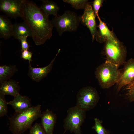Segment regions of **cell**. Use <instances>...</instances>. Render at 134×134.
Here are the masks:
<instances>
[{
	"instance_id": "18",
	"label": "cell",
	"mask_w": 134,
	"mask_h": 134,
	"mask_svg": "<svg viewBox=\"0 0 134 134\" xmlns=\"http://www.w3.org/2000/svg\"><path fill=\"white\" fill-rule=\"evenodd\" d=\"M42 4L39 7L41 11L45 15L49 16L52 15L55 16L58 15L59 7L54 2L48 0H41Z\"/></svg>"
},
{
	"instance_id": "13",
	"label": "cell",
	"mask_w": 134,
	"mask_h": 134,
	"mask_svg": "<svg viewBox=\"0 0 134 134\" xmlns=\"http://www.w3.org/2000/svg\"><path fill=\"white\" fill-rule=\"evenodd\" d=\"M41 124L46 134H52L54 126L56 122V115L48 109L42 113L40 117Z\"/></svg>"
},
{
	"instance_id": "28",
	"label": "cell",
	"mask_w": 134,
	"mask_h": 134,
	"mask_svg": "<svg viewBox=\"0 0 134 134\" xmlns=\"http://www.w3.org/2000/svg\"></svg>"
},
{
	"instance_id": "15",
	"label": "cell",
	"mask_w": 134,
	"mask_h": 134,
	"mask_svg": "<svg viewBox=\"0 0 134 134\" xmlns=\"http://www.w3.org/2000/svg\"><path fill=\"white\" fill-rule=\"evenodd\" d=\"M14 25L7 16L0 15V36L6 39L13 36Z\"/></svg>"
},
{
	"instance_id": "8",
	"label": "cell",
	"mask_w": 134,
	"mask_h": 134,
	"mask_svg": "<svg viewBox=\"0 0 134 134\" xmlns=\"http://www.w3.org/2000/svg\"><path fill=\"white\" fill-rule=\"evenodd\" d=\"M124 64L121 69L120 78L116 84L118 92L124 86H129L134 84V59H130Z\"/></svg>"
},
{
	"instance_id": "26",
	"label": "cell",
	"mask_w": 134,
	"mask_h": 134,
	"mask_svg": "<svg viewBox=\"0 0 134 134\" xmlns=\"http://www.w3.org/2000/svg\"><path fill=\"white\" fill-rule=\"evenodd\" d=\"M127 89L128 90L127 95L129 100L131 101L134 100V84L127 87Z\"/></svg>"
},
{
	"instance_id": "9",
	"label": "cell",
	"mask_w": 134,
	"mask_h": 134,
	"mask_svg": "<svg viewBox=\"0 0 134 134\" xmlns=\"http://www.w3.org/2000/svg\"><path fill=\"white\" fill-rule=\"evenodd\" d=\"M22 6V0H0V10L11 18L20 17Z\"/></svg>"
},
{
	"instance_id": "11",
	"label": "cell",
	"mask_w": 134,
	"mask_h": 134,
	"mask_svg": "<svg viewBox=\"0 0 134 134\" xmlns=\"http://www.w3.org/2000/svg\"><path fill=\"white\" fill-rule=\"evenodd\" d=\"M61 49L58 50L55 56L48 65L42 67H33L29 63L28 75L33 81L39 82L45 77L51 70L56 58L60 53Z\"/></svg>"
},
{
	"instance_id": "2",
	"label": "cell",
	"mask_w": 134,
	"mask_h": 134,
	"mask_svg": "<svg viewBox=\"0 0 134 134\" xmlns=\"http://www.w3.org/2000/svg\"><path fill=\"white\" fill-rule=\"evenodd\" d=\"M41 105L32 106L27 110L20 113H15L9 118V129L13 134H22L30 129L33 122L40 117L42 113Z\"/></svg>"
},
{
	"instance_id": "7",
	"label": "cell",
	"mask_w": 134,
	"mask_h": 134,
	"mask_svg": "<svg viewBox=\"0 0 134 134\" xmlns=\"http://www.w3.org/2000/svg\"><path fill=\"white\" fill-rule=\"evenodd\" d=\"M99 100V94L95 88L91 86L84 87L77 95L76 106L85 111L94 108Z\"/></svg>"
},
{
	"instance_id": "22",
	"label": "cell",
	"mask_w": 134,
	"mask_h": 134,
	"mask_svg": "<svg viewBox=\"0 0 134 134\" xmlns=\"http://www.w3.org/2000/svg\"><path fill=\"white\" fill-rule=\"evenodd\" d=\"M7 102L5 98V95L0 93V117L6 115L8 110Z\"/></svg>"
},
{
	"instance_id": "21",
	"label": "cell",
	"mask_w": 134,
	"mask_h": 134,
	"mask_svg": "<svg viewBox=\"0 0 134 134\" xmlns=\"http://www.w3.org/2000/svg\"><path fill=\"white\" fill-rule=\"evenodd\" d=\"M95 124L92 129H94L97 134H109V132L102 126V121L99 119H94Z\"/></svg>"
},
{
	"instance_id": "17",
	"label": "cell",
	"mask_w": 134,
	"mask_h": 134,
	"mask_svg": "<svg viewBox=\"0 0 134 134\" xmlns=\"http://www.w3.org/2000/svg\"><path fill=\"white\" fill-rule=\"evenodd\" d=\"M14 25L13 36L18 39L24 36L32 37V32L28 25L24 21L16 23Z\"/></svg>"
},
{
	"instance_id": "5",
	"label": "cell",
	"mask_w": 134,
	"mask_h": 134,
	"mask_svg": "<svg viewBox=\"0 0 134 134\" xmlns=\"http://www.w3.org/2000/svg\"><path fill=\"white\" fill-rule=\"evenodd\" d=\"M106 61L119 66L126 62L127 51L125 47L116 37L105 42Z\"/></svg>"
},
{
	"instance_id": "3",
	"label": "cell",
	"mask_w": 134,
	"mask_h": 134,
	"mask_svg": "<svg viewBox=\"0 0 134 134\" xmlns=\"http://www.w3.org/2000/svg\"><path fill=\"white\" fill-rule=\"evenodd\" d=\"M119 66L109 62H105L98 67L95 74L101 88L107 89L117 83L121 74Z\"/></svg>"
},
{
	"instance_id": "14",
	"label": "cell",
	"mask_w": 134,
	"mask_h": 134,
	"mask_svg": "<svg viewBox=\"0 0 134 134\" xmlns=\"http://www.w3.org/2000/svg\"><path fill=\"white\" fill-rule=\"evenodd\" d=\"M97 17L99 24L98 26L99 30H97L95 37L96 40L98 42L102 43L115 37V36L112 32L109 30L106 25L102 21L99 16Z\"/></svg>"
},
{
	"instance_id": "12",
	"label": "cell",
	"mask_w": 134,
	"mask_h": 134,
	"mask_svg": "<svg viewBox=\"0 0 134 134\" xmlns=\"http://www.w3.org/2000/svg\"><path fill=\"white\" fill-rule=\"evenodd\" d=\"M31 100L28 97L18 94L14 99L7 102L14 109L15 113H20L26 111L32 106Z\"/></svg>"
},
{
	"instance_id": "4",
	"label": "cell",
	"mask_w": 134,
	"mask_h": 134,
	"mask_svg": "<svg viewBox=\"0 0 134 134\" xmlns=\"http://www.w3.org/2000/svg\"><path fill=\"white\" fill-rule=\"evenodd\" d=\"M51 21L53 27L61 36L65 32L76 30L81 22V18L74 11L68 10L61 15L55 16Z\"/></svg>"
},
{
	"instance_id": "20",
	"label": "cell",
	"mask_w": 134,
	"mask_h": 134,
	"mask_svg": "<svg viewBox=\"0 0 134 134\" xmlns=\"http://www.w3.org/2000/svg\"><path fill=\"white\" fill-rule=\"evenodd\" d=\"M63 1L70 4L76 10L84 9L89 3L88 0H63Z\"/></svg>"
},
{
	"instance_id": "10",
	"label": "cell",
	"mask_w": 134,
	"mask_h": 134,
	"mask_svg": "<svg viewBox=\"0 0 134 134\" xmlns=\"http://www.w3.org/2000/svg\"><path fill=\"white\" fill-rule=\"evenodd\" d=\"M96 16L92 6L89 3L84 9L83 15L80 16L81 22L89 30L93 41L95 37L97 31Z\"/></svg>"
},
{
	"instance_id": "6",
	"label": "cell",
	"mask_w": 134,
	"mask_h": 134,
	"mask_svg": "<svg viewBox=\"0 0 134 134\" xmlns=\"http://www.w3.org/2000/svg\"><path fill=\"white\" fill-rule=\"evenodd\" d=\"M67 113L64 121L65 131L69 130L74 134H82L81 126L85 118V111L76 105L68 109Z\"/></svg>"
},
{
	"instance_id": "25",
	"label": "cell",
	"mask_w": 134,
	"mask_h": 134,
	"mask_svg": "<svg viewBox=\"0 0 134 134\" xmlns=\"http://www.w3.org/2000/svg\"><path fill=\"white\" fill-rule=\"evenodd\" d=\"M28 36L23 37L20 38L19 40L20 41L21 44V51L22 52L24 50H29V46L27 41Z\"/></svg>"
},
{
	"instance_id": "23",
	"label": "cell",
	"mask_w": 134,
	"mask_h": 134,
	"mask_svg": "<svg viewBox=\"0 0 134 134\" xmlns=\"http://www.w3.org/2000/svg\"><path fill=\"white\" fill-rule=\"evenodd\" d=\"M29 134H46L40 123H36L30 129Z\"/></svg>"
},
{
	"instance_id": "1",
	"label": "cell",
	"mask_w": 134,
	"mask_h": 134,
	"mask_svg": "<svg viewBox=\"0 0 134 134\" xmlns=\"http://www.w3.org/2000/svg\"><path fill=\"white\" fill-rule=\"evenodd\" d=\"M20 17L30 28L36 45L43 44L51 37L53 27L49 16L33 1L22 0Z\"/></svg>"
},
{
	"instance_id": "27",
	"label": "cell",
	"mask_w": 134,
	"mask_h": 134,
	"mask_svg": "<svg viewBox=\"0 0 134 134\" xmlns=\"http://www.w3.org/2000/svg\"><path fill=\"white\" fill-rule=\"evenodd\" d=\"M32 53L28 50H26L22 51V53L21 57L23 59L28 60L29 61V63H30L32 61Z\"/></svg>"
},
{
	"instance_id": "24",
	"label": "cell",
	"mask_w": 134,
	"mask_h": 134,
	"mask_svg": "<svg viewBox=\"0 0 134 134\" xmlns=\"http://www.w3.org/2000/svg\"><path fill=\"white\" fill-rule=\"evenodd\" d=\"M103 1L102 0H95L93 2V9L96 16L97 17L99 16L98 12L100 7L102 6Z\"/></svg>"
},
{
	"instance_id": "16",
	"label": "cell",
	"mask_w": 134,
	"mask_h": 134,
	"mask_svg": "<svg viewBox=\"0 0 134 134\" xmlns=\"http://www.w3.org/2000/svg\"><path fill=\"white\" fill-rule=\"evenodd\" d=\"M20 87L18 82L12 79L0 84V93L5 95H9L14 97L19 94Z\"/></svg>"
},
{
	"instance_id": "19",
	"label": "cell",
	"mask_w": 134,
	"mask_h": 134,
	"mask_svg": "<svg viewBox=\"0 0 134 134\" xmlns=\"http://www.w3.org/2000/svg\"><path fill=\"white\" fill-rule=\"evenodd\" d=\"M18 70L15 65H4L0 66V83H1L10 79Z\"/></svg>"
}]
</instances>
